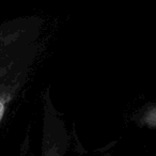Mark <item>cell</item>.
I'll return each mask as SVG.
<instances>
[{
  "mask_svg": "<svg viewBox=\"0 0 156 156\" xmlns=\"http://www.w3.org/2000/svg\"><path fill=\"white\" fill-rule=\"evenodd\" d=\"M3 111H5V106H3V103L1 102V101H0V119L2 118Z\"/></svg>",
  "mask_w": 156,
  "mask_h": 156,
  "instance_id": "obj_1",
  "label": "cell"
}]
</instances>
